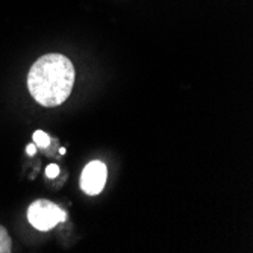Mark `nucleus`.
I'll list each match as a JSON object with an SVG mask.
<instances>
[{
    "label": "nucleus",
    "mask_w": 253,
    "mask_h": 253,
    "mask_svg": "<svg viewBox=\"0 0 253 253\" xmlns=\"http://www.w3.org/2000/svg\"><path fill=\"white\" fill-rule=\"evenodd\" d=\"M34 141H35V146H38V147H47L49 146V143H50V136L45 133V132H42V130H35L34 132Z\"/></svg>",
    "instance_id": "obj_5"
},
{
    "label": "nucleus",
    "mask_w": 253,
    "mask_h": 253,
    "mask_svg": "<svg viewBox=\"0 0 253 253\" xmlns=\"http://www.w3.org/2000/svg\"><path fill=\"white\" fill-rule=\"evenodd\" d=\"M59 153H61V155H64V153H65V149H64V147H62V149H59Z\"/></svg>",
    "instance_id": "obj_8"
},
{
    "label": "nucleus",
    "mask_w": 253,
    "mask_h": 253,
    "mask_svg": "<svg viewBox=\"0 0 253 253\" xmlns=\"http://www.w3.org/2000/svg\"><path fill=\"white\" fill-rule=\"evenodd\" d=\"M65 218V211L50 200H35L28 210V220L38 231H50Z\"/></svg>",
    "instance_id": "obj_2"
},
{
    "label": "nucleus",
    "mask_w": 253,
    "mask_h": 253,
    "mask_svg": "<svg viewBox=\"0 0 253 253\" xmlns=\"http://www.w3.org/2000/svg\"><path fill=\"white\" fill-rule=\"evenodd\" d=\"M106 166L100 161H91L85 166L81 174V190L88 196H97L102 193L106 183Z\"/></svg>",
    "instance_id": "obj_3"
},
{
    "label": "nucleus",
    "mask_w": 253,
    "mask_h": 253,
    "mask_svg": "<svg viewBox=\"0 0 253 253\" xmlns=\"http://www.w3.org/2000/svg\"><path fill=\"white\" fill-rule=\"evenodd\" d=\"M75 79L76 70L70 59L61 53H47L31 67L28 88L35 102L53 108L62 105L72 94Z\"/></svg>",
    "instance_id": "obj_1"
},
{
    "label": "nucleus",
    "mask_w": 253,
    "mask_h": 253,
    "mask_svg": "<svg viewBox=\"0 0 253 253\" xmlns=\"http://www.w3.org/2000/svg\"><path fill=\"white\" fill-rule=\"evenodd\" d=\"M26 152H28V155H35V152H37V146L35 144H29L28 146V149H26Z\"/></svg>",
    "instance_id": "obj_7"
},
{
    "label": "nucleus",
    "mask_w": 253,
    "mask_h": 253,
    "mask_svg": "<svg viewBox=\"0 0 253 253\" xmlns=\"http://www.w3.org/2000/svg\"><path fill=\"white\" fill-rule=\"evenodd\" d=\"M58 174H59V167L56 164H50V166H47V169H45V176L50 179L56 177Z\"/></svg>",
    "instance_id": "obj_6"
},
{
    "label": "nucleus",
    "mask_w": 253,
    "mask_h": 253,
    "mask_svg": "<svg viewBox=\"0 0 253 253\" xmlns=\"http://www.w3.org/2000/svg\"><path fill=\"white\" fill-rule=\"evenodd\" d=\"M12 250V241L8 235L6 229L0 226V253H9Z\"/></svg>",
    "instance_id": "obj_4"
}]
</instances>
